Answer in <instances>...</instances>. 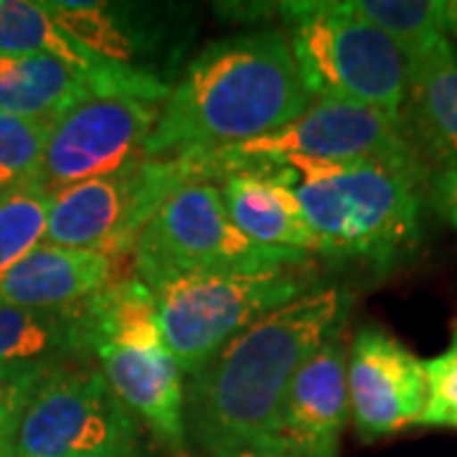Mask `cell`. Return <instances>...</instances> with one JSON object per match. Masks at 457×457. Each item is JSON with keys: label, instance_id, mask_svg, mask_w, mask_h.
Listing matches in <instances>:
<instances>
[{"label": "cell", "instance_id": "cell-1", "mask_svg": "<svg viewBox=\"0 0 457 457\" xmlns=\"http://www.w3.org/2000/svg\"><path fill=\"white\" fill-rule=\"evenodd\" d=\"M348 295L308 285L213 356L186 386V442L216 457L279 442V417L297 369L341 333Z\"/></svg>", "mask_w": 457, "mask_h": 457}, {"label": "cell", "instance_id": "cell-2", "mask_svg": "<svg viewBox=\"0 0 457 457\" xmlns=\"http://www.w3.org/2000/svg\"><path fill=\"white\" fill-rule=\"evenodd\" d=\"M308 107L287 36L234 33L209 44L168 89L145 158L239 145L285 128Z\"/></svg>", "mask_w": 457, "mask_h": 457}, {"label": "cell", "instance_id": "cell-3", "mask_svg": "<svg viewBox=\"0 0 457 457\" xmlns=\"http://www.w3.org/2000/svg\"><path fill=\"white\" fill-rule=\"evenodd\" d=\"M275 170L293 186L323 257L389 272L422 239L429 170L384 161H290Z\"/></svg>", "mask_w": 457, "mask_h": 457}, {"label": "cell", "instance_id": "cell-4", "mask_svg": "<svg viewBox=\"0 0 457 457\" xmlns=\"http://www.w3.org/2000/svg\"><path fill=\"white\" fill-rule=\"evenodd\" d=\"M290 49L311 102H353L404 120L407 62L394 41L343 0L285 3Z\"/></svg>", "mask_w": 457, "mask_h": 457}, {"label": "cell", "instance_id": "cell-5", "mask_svg": "<svg viewBox=\"0 0 457 457\" xmlns=\"http://www.w3.org/2000/svg\"><path fill=\"white\" fill-rule=\"evenodd\" d=\"M212 153L143 158L104 179L66 186L51 194L46 242L128 257L173 194L191 183H219Z\"/></svg>", "mask_w": 457, "mask_h": 457}, {"label": "cell", "instance_id": "cell-6", "mask_svg": "<svg viewBox=\"0 0 457 457\" xmlns=\"http://www.w3.org/2000/svg\"><path fill=\"white\" fill-rule=\"evenodd\" d=\"M135 275L147 287L183 275L295 272L305 252L264 246L228 219L219 183H191L165 201L132 249Z\"/></svg>", "mask_w": 457, "mask_h": 457}, {"label": "cell", "instance_id": "cell-7", "mask_svg": "<svg viewBox=\"0 0 457 457\" xmlns=\"http://www.w3.org/2000/svg\"><path fill=\"white\" fill-rule=\"evenodd\" d=\"M140 422L89 361L41 376L16 422V457H137Z\"/></svg>", "mask_w": 457, "mask_h": 457}, {"label": "cell", "instance_id": "cell-8", "mask_svg": "<svg viewBox=\"0 0 457 457\" xmlns=\"http://www.w3.org/2000/svg\"><path fill=\"white\" fill-rule=\"evenodd\" d=\"M212 153L221 180L242 170H267L290 161H384L429 170L404 120L353 102L320 99L285 128Z\"/></svg>", "mask_w": 457, "mask_h": 457}, {"label": "cell", "instance_id": "cell-9", "mask_svg": "<svg viewBox=\"0 0 457 457\" xmlns=\"http://www.w3.org/2000/svg\"><path fill=\"white\" fill-rule=\"evenodd\" d=\"M308 285L295 272L183 275L150 287L163 341L180 374L196 376L209 361L262 315L285 305Z\"/></svg>", "mask_w": 457, "mask_h": 457}, {"label": "cell", "instance_id": "cell-10", "mask_svg": "<svg viewBox=\"0 0 457 457\" xmlns=\"http://www.w3.org/2000/svg\"><path fill=\"white\" fill-rule=\"evenodd\" d=\"M161 102L137 95H97L51 122L41 186L59 188L104 179L145 158Z\"/></svg>", "mask_w": 457, "mask_h": 457}, {"label": "cell", "instance_id": "cell-11", "mask_svg": "<svg viewBox=\"0 0 457 457\" xmlns=\"http://www.w3.org/2000/svg\"><path fill=\"white\" fill-rule=\"evenodd\" d=\"M351 420L361 440L371 442L422 425L427 407L425 363L378 326L356 330L345 348Z\"/></svg>", "mask_w": 457, "mask_h": 457}, {"label": "cell", "instance_id": "cell-12", "mask_svg": "<svg viewBox=\"0 0 457 457\" xmlns=\"http://www.w3.org/2000/svg\"><path fill=\"white\" fill-rule=\"evenodd\" d=\"M168 89L153 71L137 66L84 71L49 54H0V112L23 120L56 122L97 95H137L163 104Z\"/></svg>", "mask_w": 457, "mask_h": 457}, {"label": "cell", "instance_id": "cell-13", "mask_svg": "<svg viewBox=\"0 0 457 457\" xmlns=\"http://www.w3.org/2000/svg\"><path fill=\"white\" fill-rule=\"evenodd\" d=\"M112 392L168 453L186 457V376L165 343L92 348Z\"/></svg>", "mask_w": 457, "mask_h": 457}, {"label": "cell", "instance_id": "cell-14", "mask_svg": "<svg viewBox=\"0 0 457 457\" xmlns=\"http://www.w3.org/2000/svg\"><path fill=\"white\" fill-rule=\"evenodd\" d=\"M348 420L345 345L336 333L297 369L282 404L279 442L297 457H338Z\"/></svg>", "mask_w": 457, "mask_h": 457}, {"label": "cell", "instance_id": "cell-15", "mask_svg": "<svg viewBox=\"0 0 457 457\" xmlns=\"http://www.w3.org/2000/svg\"><path fill=\"white\" fill-rule=\"evenodd\" d=\"M117 262L95 249L38 245L0 279V303L29 311H74L117 279Z\"/></svg>", "mask_w": 457, "mask_h": 457}, {"label": "cell", "instance_id": "cell-16", "mask_svg": "<svg viewBox=\"0 0 457 457\" xmlns=\"http://www.w3.org/2000/svg\"><path fill=\"white\" fill-rule=\"evenodd\" d=\"M228 219L252 242L318 254V239L305 221L293 186L275 168L242 170L219 183Z\"/></svg>", "mask_w": 457, "mask_h": 457}, {"label": "cell", "instance_id": "cell-17", "mask_svg": "<svg viewBox=\"0 0 457 457\" xmlns=\"http://www.w3.org/2000/svg\"><path fill=\"white\" fill-rule=\"evenodd\" d=\"M409 137L435 168H457V51L447 41L440 49L407 64Z\"/></svg>", "mask_w": 457, "mask_h": 457}, {"label": "cell", "instance_id": "cell-18", "mask_svg": "<svg viewBox=\"0 0 457 457\" xmlns=\"http://www.w3.org/2000/svg\"><path fill=\"white\" fill-rule=\"evenodd\" d=\"M84 305L74 311H29L0 303V366L89 361L92 341Z\"/></svg>", "mask_w": 457, "mask_h": 457}, {"label": "cell", "instance_id": "cell-19", "mask_svg": "<svg viewBox=\"0 0 457 457\" xmlns=\"http://www.w3.org/2000/svg\"><path fill=\"white\" fill-rule=\"evenodd\" d=\"M343 5L386 33L407 64L450 41L447 3L440 0H343Z\"/></svg>", "mask_w": 457, "mask_h": 457}, {"label": "cell", "instance_id": "cell-20", "mask_svg": "<svg viewBox=\"0 0 457 457\" xmlns=\"http://www.w3.org/2000/svg\"><path fill=\"white\" fill-rule=\"evenodd\" d=\"M0 54H49L84 71L110 66V62L82 49L49 16L41 0H0Z\"/></svg>", "mask_w": 457, "mask_h": 457}, {"label": "cell", "instance_id": "cell-21", "mask_svg": "<svg viewBox=\"0 0 457 457\" xmlns=\"http://www.w3.org/2000/svg\"><path fill=\"white\" fill-rule=\"evenodd\" d=\"M49 16L64 29L82 49L102 62L132 66L137 56V36L122 16L107 3H77V0H41Z\"/></svg>", "mask_w": 457, "mask_h": 457}, {"label": "cell", "instance_id": "cell-22", "mask_svg": "<svg viewBox=\"0 0 457 457\" xmlns=\"http://www.w3.org/2000/svg\"><path fill=\"white\" fill-rule=\"evenodd\" d=\"M51 122L0 112V198L41 186Z\"/></svg>", "mask_w": 457, "mask_h": 457}, {"label": "cell", "instance_id": "cell-23", "mask_svg": "<svg viewBox=\"0 0 457 457\" xmlns=\"http://www.w3.org/2000/svg\"><path fill=\"white\" fill-rule=\"evenodd\" d=\"M49 209L51 194L44 186L0 198V279L46 242Z\"/></svg>", "mask_w": 457, "mask_h": 457}, {"label": "cell", "instance_id": "cell-24", "mask_svg": "<svg viewBox=\"0 0 457 457\" xmlns=\"http://www.w3.org/2000/svg\"><path fill=\"white\" fill-rule=\"evenodd\" d=\"M422 363L427 376V407L422 425L453 427L457 420V323L450 345L435 359Z\"/></svg>", "mask_w": 457, "mask_h": 457}, {"label": "cell", "instance_id": "cell-25", "mask_svg": "<svg viewBox=\"0 0 457 457\" xmlns=\"http://www.w3.org/2000/svg\"><path fill=\"white\" fill-rule=\"evenodd\" d=\"M54 366H0V417L26 404L33 386Z\"/></svg>", "mask_w": 457, "mask_h": 457}, {"label": "cell", "instance_id": "cell-26", "mask_svg": "<svg viewBox=\"0 0 457 457\" xmlns=\"http://www.w3.org/2000/svg\"><path fill=\"white\" fill-rule=\"evenodd\" d=\"M427 194L435 212L440 213L450 227L457 228V168H450V165L429 168Z\"/></svg>", "mask_w": 457, "mask_h": 457}, {"label": "cell", "instance_id": "cell-27", "mask_svg": "<svg viewBox=\"0 0 457 457\" xmlns=\"http://www.w3.org/2000/svg\"><path fill=\"white\" fill-rule=\"evenodd\" d=\"M21 409L0 417V457H16V422Z\"/></svg>", "mask_w": 457, "mask_h": 457}, {"label": "cell", "instance_id": "cell-28", "mask_svg": "<svg viewBox=\"0 0 457 457\" xmlns=\"http://www.w3.org/2000/svg\"><path fill=\"white\" fill-rule=\"evenodd\" d=\"M186 457H198V455H186ZM216 457H297L293 450H287L285 445H267V447H245V450H234L227 455Z\"/></svg>", "mask_w": 457, "mask_h": 457}, {"label": "cell", "instance_id": "cell-29", "mask_svg": "<svg viewBox=\"0 0 457 457\" xmlns=\"http://www.w3.org/2000/svg\"><path fill=\"white\" fill-rule=\"evenodd\" d=\"M447 31L457 36V0L447 3Z\"/></svg>", "mask_w": 457, "mask_h": 457}, {"label": "cell", "instance_id": "cell-30", "mask_svg": "<svg viewBox=\"0 0 457 457\" xmlns=\"http://www.w3.org/2000/svg\"><path fill=\"white\" fill-rule=\"evenodd\" d=\"M453 427H457V420H455V425H453Z\"/></svg>", "mask_w": 457, "mask_h": 457}]
</instances>
